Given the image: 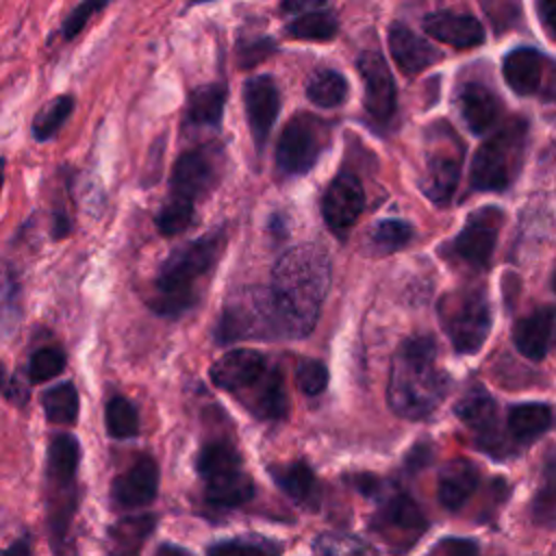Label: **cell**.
<instances>
[{"mask_svg":"<svg viewBox=\"0 0 556 556\" xmlns=\"http://www.w3.org/2000/svg\"><path fill=\"white\" fill-rule=\"evenodd\" d=\"M159 493V465L152 456H139L111 482V502L122 510H137L154 502Z\"/></svg>","mask_w":556,"mask_h":556,"instance_id":"obj_17","label":"cell"},{"mask_svg":"<svg viewBox=\"0 0 556 556\" xmlns=\"http://www.w3.org/2000/svg\"><path fill=\"white\" fill-rule=\"evenodd\" d=\"M413 237V228L402 219H382L371 230V245L378 254H391L402 250Z\"/></svg>","mask_w":556,"mask_h":556,"instance_id":"obj_37","label":"cell"},{"mask_svg":"<svg viewBox=\"0 0 556 556\" xmlns=\"http://www.w3.org/2000/svg\"><path fill=\"white\" fill-rule=\"evenodd\" d=\"M439 321L458 354H476L491 330V306L482 289H456L439 300Z\"/></svg>","mask_w":556,"mask_h":556,"instance_id":"obj_7","label":"cell"},{"mask_svg":"<svg viewBox=\"0 0 556 556\" xmlns=\"http://www.w3.org/2000/svg\"><path fill=\"white\" fill-rule=\"evenodd\" d=\"M219 343L241 339H282L267 287H248L230 295L215 328Z\"/></svg>","mask_w":556,"mask_h":556,"instance_id":"obj_8","label":"cell"},{"mask_svg":"<svg viewBox=\"0 0 556 556\" xmlns=\"http://www.w3.org/2000/svg\"><path fill=\"white\" fill-rule=\"evenodd\" d=\"M2 556H33V547H30V539L28 536H20V539H13Z\"/></svg>","mask_w":556,"mask_h":556,"instance_id":"obj_47","label":"cell"},{"mask_svg":"<svg viewBox=\"0 0 556 556\" xmlns=\"http://www.w3.org/2000/svg\"><path fill=\"white\" fill-rule=\"evenodd\" d=\"M532 519L539 526H556V454L545 456L541 484L532 500Z\"/></svg>","mask_w":556,"mask_h":556,"instance_id":"obj_34","label":"cell"},{"mask_svg":"<svg viewBox=\"0 0 556 556\" xmlns=\"http://www.w3.org/2000/svg\"><path fill=\"white\" fill-rule=\"evenodd\" d=\"M65 369V354L59 348H41L28 361V376L33 382H46Z\"/></svg>","mask_w":556,"mask_h":556,"instance_id":"obj_39","label":"cell"},{"mask_svg":"<svg viewBox=\"0 0 556 556\" xmlns=\"http://www.w3.org/2000/svg\"><path fill=\"white\" fill-rule=\"evenodd\" d=\"M224 154L217 146H198L178 156L172 169V193L169 198L182 200L195 206L208 189L219 180Z\"/></svg>","mask_w":556,"mask_h":556,"instance_id":"obj_12","label":"cell"},{"mask_svg":"<svg viewBox=\"0 0 556 556\" xmlns=\"http://www.w3.org/2000/svg\"><path fill=\"white\" fill-rule=\"evenodd\" d=\"M528 126L523 119H513L486 139L471 161V187L478 191H504L517 176Z\"/></svg>","mask_w":556,"mask_h":556,"instance_id":"obj_6","label":"cell"},{"mask_svg":"<svg viewBox=\"0 0 556 556\" xmlns=\"http://www.w3.org/2000/svg\"><path fill=\"white\" fill-rule=\"evenodd\" d=\"M502 226V211L495 206H482L467 217L465 228L452 241V252L471 267H486Z\"/></svg>","mask_w":556,"mask_h":556,"instance_id":"obj_15","label":"cell"},{"mask_svg":"<svg viewBox=\"0 0 556 556\" xmlns=\"http://www.w3.org/2000/svg\"><path fill=\"white\" fill-rule=\"evenodd\" d=\"M228 89L222 83L202 85L189 93L187 104V122L193 126H206L217 128L224 115Z\"/></svg>","mask_w":556,"mask_h":556,"instance_id":"obj_29","label":"cell"},{"mask_svg":"<svg viewBox=\"0 0 556 556\" xmlns=\"http://www.w3.org/2000/svg\"><path fill=\"white\" fill-rule=\"evenodd\" d=\"M106 432L113 439H132L139 432L137 408L126 397H111L104 408Z\"/></svg>","mask_w":556,"mask_h":556,"instance_id":"obj_36","label":"cell"},{"mask_svg":"<svg viewBox=\"0 0 556 556\" xmlns=\"http://www.w3.org/2000/svg\"><path fill=\"white\" fill-rule=\"evenodd\" d=\"M274 363L256 350H232L215 361L211 367V380L215 387L243 400L252 393L265 376L271 371Z\"/></svg>","mask_w":556,"mask_h":556,"instance_id":"obj_14","label":"cell"},{"mask_svg":"<svg viewBox=\"0 0 556 556\" xmlns=\"http://www.w3.org/2000/svg\"><path fill=\"white\" fill-rule=\"evenodd\" d=\"M104 7H106V2H83V4H78V7L67 15V20L63 22V37H65V39L76 37V33L87 24V20H89L96 11H100V9H104Z\"/></svg>","mask_w":556,"mask_h":556,"instance_id":"obj_41","label":"cell"},{"mask_svg":"<svg viewBox=\"0 0 556 556\" xmlns=\"http://www.w3.org/2000/svg\"><path fill=\"white\" fill-rule=\"evenodd\" d=\"M243 102L248 124L254 137L256 150H263L269 130L280 111V93L271 76H254L243 87Z\"/></svg>","mask_w":556,"mask_h":556,"instance_id":"obj_18","label":"cell"},{"mask_svg":"<svg viewBox=\"0 0 556 556\" xmlns=\"http://www.w3.org/2000/svg\"><path fill=\"white\" fill-rule=\"evenodd\" d=\"M80 460V445L72 434H56L48 443V528L56 554H61L67 528L76 510V469Z\"/></svg>","mask_w":556,"mask_h":556,"instance_id":"obj_4","label":"cell"},{"mask_svg":"<svg viewBox=\"0 0 556 556\" xmlns=\"http://www.w3.org/2000/svg\"><path fill=\"white\" fill-rule=\"evenodd\" d=\"M554 421L552 408L547 404L530 402V404H515L508 410V432L517 443H532L543 432L549 430Z\"/></svg>","mask_w":556,"mask_h":556,"instance_id":"obj_28","label":"cell"},{"mask_svg":"<svg viewBox=\"0 0 556 556\" xmlns=\"http://www.w3.org/2000/svg\"><path fill=\"white\" fill-rule=\"evenodd\" d=\"M193 213H195L193 204L167 198V202L161 206V211L156 215V228L165 237L178 235L193 222Z\"/></svg>","mask_w":556,"mask_h":556,"instance_id":"obj_38","label":"cell"},{"mask_svg":"<svg viewBox=\"0 0 556 556\" xmlns=\"http://www.w3.org/2000/svg\"><path fill=\"white\" fill-rule=\"evenodd\" d=\"M502 74L519 96L556 100V63L534 48H515L504 56Z\"/></svg>","mask_w":556,"mask_h":556,"instance_id":"obj_13","label":"cell"},{"mask_svg":"<svg viewBox=\"0 0 556 556\" xmlns=\"http://www.w3.org/2000/svg\"><path fill=\"white\" fill-rule=\"evenodd\" d=\"M330 143V126L317 115L298 113L293 115L276 146V169L282 176H302L319 159Z\"/></svg>","mask_w":556,"mask_h":556,"instance_id":"obj_10","label":"cell"},{"mask_svg":"<svg viewBox=\"0 0 556 556\" xmlns=\"http://www.w3.org/2000/svg\"><path fill=\"white\" fill-rule=\"evenodd\" d=\"M154 526L156 517L152 513L119 517L106 530V556H141Z\"/></svg>","mask_w":556,"mask_h":556,"instance_id":"obj_25","label":"cell"},{"mask_svg":"<svg viewBox=\"0 0 556 556\" xmlns=\"http://www.w3.org/2000/svg\"><path fill=\"white\" fill-rule=\"evenodd\" d=\"M365 206L361 180L352 172H341L326 187L321 198V215L332 232L343 237L356 224Z\"/></svg>","mask_w":556,"mask_h":556,"instance_id":"obj_16","label":"cell"},{"mask_svg":"<svg viewBox=\"0 0 556 556\" xmlns=\"http://www.w3.org/2000/svg\"><path fill=\"white\" fill-rule=\"evenodd\" d=\"M428 521L419 504L408 493L387 497L371 519V530L389 545L393 554L408 552L426 532Z\"/></svg>","mask_w":556,"mask_h":556,"instance_id":"obj_11","label":"cell"},{"mask_svg":"<svg viewBox=\"0 0 556 556\" xmlns=\"http://www.w3.org/2000/svg\"><path fill=\"white\" fill-rule=\"evenodd\" d=\"M456 102L465 124L476 135L489 130L502 113L500 98L493 93V89H489L484 83H478V80H469L460 85Z\"/></svg>","mask_w":556,"mask_h":556,"instance_id":"obj_22","label":"cell"},{"mask_svg":"<svg viewBox=\"0 0 556 556\" xmlns=\"http://www.w3.org/2000/svg\"><path fill=\"white\" fill-rule=\"evenodd\" d=\"M330 287V258L315 243L287 250L271 271L267 287L282 339L306 337Z\"/></svg>","mask_w":556,"mask_h":556,"instance_id":"obj_1","label":"cell"},{"mask_svg":"<svg viewBox=\"0 0 556 556\" xmlns=\"http://www.w3.org/2000/svg\"><path fill=\"white\" fill-rule=\"evenodd\" d=\"M439 556H478V543L471 539H443L439 545Z\"/></svg>","mask_w":556,"mask_h":556,"instance_id":"obj_43","label":"cell"},{"mask_svg":"<svg viewBox=\"0 0 556 556\" xmlns=\"http://www.w3.org/2000/svg\"><path fill=\"white\" fill-rule=\"evenodd\" d=\"M154 556H193L189 549H185L182 545L176 543H161L154 552Z\"/></svg>","mask_w":556,"mask_h":556,"instance_id":"obj_48","label":"cell"},{"mask_svg":"<svg viewBox=\"0 0 556 556\" xmlns=\"http://www.w3.org/2000/svg\"><path fill=\"white\" fill-rule=\"evenodd\" d=\"M295 382L306 395H319L328 387V369L321 361L300 358L295 365Z\"/></svg>","mask_w":556,"mask_h":556,"instance_id":"obj_40","label":"cell"},{"mask_svg":"<svg viewBox=\"0 0 556 556\" xmlns=\"http://www.w3.org/2000/svg\"><path fill=\"white\" fill-rule=\"evenodd\" d=\"M480 473L478 467L467 458H454L443 465L437 480V495L443 508L458 510L467 504V500L478 489Z\"/></svg>","mask_w":556,"mask_h":556,"instance_id":"obj_24","label":"cell"},{"mask_svg":"<svg viewBox=\"0 0 556 556\" xmlns=\"http://www.w3.org/2000/svg\"><path fill=\"white\" fill-rule=\"evenodd\" d=\"M428 460H430V450H428L426 445H415L413 452L406 456V467H408V471H417V469H421Z\"/></svg>","mask_w":556,"mask_h":556,"instance_id":"obj_46","label":"cell"},{"mask_svg":"<svg viewBox=\"0 0 556 556\" xmlns=\"http://www.w3.org/2000/svg\"><path fill=\"white\" fill-rule=\"evenodd\" d=\"M456 415L467 428L476 432L484 450L495 454V450L502 447L497 434V404L482 387H476L463 395V400L456 404Z\"/></svg>","mask_w":556,"mask_h":556,"instance_id":"obj_20","label":"cell"},{"mask_svg":"<svg viewBox=\"0 0 556 556\" xmlns=\"http://www.w3.org/2000/svg\"><path fill=\"white\" fill-rule=\"evenodd\" d=\"M389 52L393 61L408 74L421 72L441 59L439 50L424 37L415 35L406 24H391L389 28Z\"/></svg>","mask_w":556,"mask_h":556,"instance_id":"obj_26","label":"cell"},{"mask_svg":"<svg viewBox=\"0 0 556 556\" xmlns=\"http://www.w3.org/2000/svg\"><path fill=\"white\" fill-rule=\"evenodd\" d=\"M348 96V83L337 70H317L306 85V98L321 106L332 109L339 106Z\"/></svg>","mask_w":556,"mask_h":556,"instance_id":"obj_33","label":"cell"},{"mask_svg":"<svg viewBox=\"0 0 556 556\" xmlns=\"http://www.w3.org/2000/svg\"><path fill=\"white\" fill-rule=\"evenodd\" d=\"M74 111V98L72 96H56L50 100L33 119V135L37 141H46L59 132V128L65 124L70 113Z\"/></svg>","mask_w":556,"mask_h":556,"instance_id":"obj_35","label":"cell"},{"mask_svg":"<svg viewBox=\"0 0 556 556\" xmlns=\"http://www.w3.org/2000/svg\"><path fill=\"white\" fill-rule=\"evenodd\" d=\"M536 11L543 28L556 39V2H539Z\"/></svg>","mask_w":556,"mask_h":556,"instance_id":"obj_44","label":"cell"},{"mask_svg":"<svg viewBox=\"0 0 556 556\" xmlns=\"http://www.w3.org/2000/svg\"><path fill=\"white\" fill-rule=\"evenodd\" d=\"M41 406L52 424L61 426H74L78 417V393L72 382H61L54 384L52 389L43 391L41 395Z\"/></svg>","mask_w":556,"mask_h":556,"instance_id":"obj_32","label":"cell"},{"mask_svg":"<svg viewBox=\"0 0 556 556\" xmlns=\"http://www.w3.org/2000/svg\"><path fill=\"white\" fill-rule=\"evenodd\" d=\"M552 287H554V291H556V269H554V276H552Z\"/></svg>","mask_w":556,"mask_h":556,"instance_id":"obj_49","label":"cell"},{"mask_svg":"<svg viewBox=\"0 0 556 556\" xmlns=\"http://www.w3.org/2000/svg\"><path fill=\"white\" fill-rule=\"evenodd\" d=\"M350 482L354 484V489H358L363 495H376L380 489V482L376 476L369 473H358V476H350Z\"/></svg>","mask_w":556,"mask_h":556,"instance_id":"obj_45","label":"cell"},{"mask_svg":"<svg viewBox=\"0 0 556 556\" xmlns=\"http://www.w3.org/2000/svg\"><path fill=\"white\" fill-rule=\"evenodd\" d=\"M226 245V230L217 228L180 248L161 265L150 306L156 315L180 317L200 300V285L211 274Z\"/></svg>","mask_w":556,"mask_h":556,"instance_id":"obj_3","label":"cell"},{"mask_svg":"<svg viewBox=\"0 0 556 556\" xmlns=\"http://www.w3.org/2000/svg\"><path fill=\"white\" fill-rule=\"evenodd\" d=\"M426 143V172L419 185L428 200L434 204H447L460 178L465 148L445 122H437L428 128Z\"/></svg>","mask_w":556,"mask_h":556,"instance_id":"obj_9","label":"cell"},{"mask_svg":"<svg viewBox=\"0 0 556 556\" xmlns=\"http://www.w3.org/2000/svg\"><path fill=\"white\" fill-rule=\"evenodd\" d=\"M358 74L365 85V109L380 122L389 119L395 111V83L384 59L378 52H363L358 56Z\"/></svg>","mask_w":556,"mask_h":556,"instance_id":"obj_19","label":"cell"},{"mask_svg":"<svg viewBox=\"0 0 556 556\" xmlns=\"http://www.w3.org/2000/svg\"><path fill=\"white\" fill-rule=\"evenodd\" d=\"M274 484L295 504L304 508H317L321 500V486L315 471L304 460H291L285 465H269Z\"/></svg>","mask_w":556,"mask_h":556,"instance_id":"obj_23","label":"cell"},{"mask_svg":"<svg viewBox=\"0 0 556 556\" xmlns=\"http://www.w3.org/2000/svg\"><path fill=\"white\" fill-rule=\"evenodd\" d=\"M204 484V500L215 508H237L256 493L254 480L243 471V460L232 443L215 439L202 445L195 460Z\"/></svg>","mask_w":556,"mask_h":556,"instance_id":"obj_5","label":"cell"},{"mask_svg":"<svg viewBox=\"0 0 556 556\" xmlns=\"http://www.w3.org/2000/svg\"><path fill=\"white\" fill-rule=\"evenodd\" d=\"M287 35L304 41H330L337 35V17L326 4H319L293 17L287 24Z\"/></svg>","mask_w":556,"mask_h":556,"instance_id":"obj_30","label":"cell"},{"mask_svg":"<svg viewBox=\"0 0 556 556\" xmlns=\"http://www.w3.org/2000/svg\"><path fill=\"white\" fill-rule=\"evenodd\" d=\"M437 345L430 337H408L397 348L387 387V400L404 419L428 417L447 393V376L434 365Z\"/></svg>","mask_w":556,"mask_h":556,"instance_id":"obj_2","label":"cell"},{"mask_svg":"<svg viewBox=\"0 0 556 556\" xmlns=\"http://www.w3.org/2000/svg\"><path fill=\"white\" fill-rule=\"evenodd\" d=\"M424 30L458 50L476 48L484 41V28L471 13L460 11H434L424 17Z\"/></svg>","mask_w":556,"mask_h":556,"instance_id":"obj_21","label":"cell"},{"mask_svg":"<svg viewBox=\"0 0 556 556\" xmlns=\"http://www.w3.org/2000/svg\"><path fill=\"white\" fill-rule=\"evenodd\" d=\"M271 50H274V46L269 39H256L254 43H243L239 48V63L245 67H252L258 61L267 59L271 54Z\"/></svg>","mask_w":556,"mask_h":556,"instance_id":"obj_42","label":"cell"},{"mask_svg":"<svg viewBox=\"0 0 556 556\" xmlns=\"http://www.w3.org/2000/svg\"><path fill=\"white\" fill-rule=\"evenodd\" d=\"M285 545L267 536H232L206 547V556H282Z\"/></svg>","mask_w":556,"mask_h":556,"instance_id":"obj_31","label":"cell"},{"mask_svg":"<svg viewBox=\"0 0 556 556\" xmlns=\"http://www.w3.org/2000/svg\"><path fill=\"white\" fill-rule=\"evenodd\" d=\"M556 324L554 306H539L530 315L521 317L513 326V343L515 348L530 361H541L547 352L549 337Z\"/></svg>","mask_w":556,"mask_h":556,"instance_id":"obj_27","label":"cell"}]
</instances>
